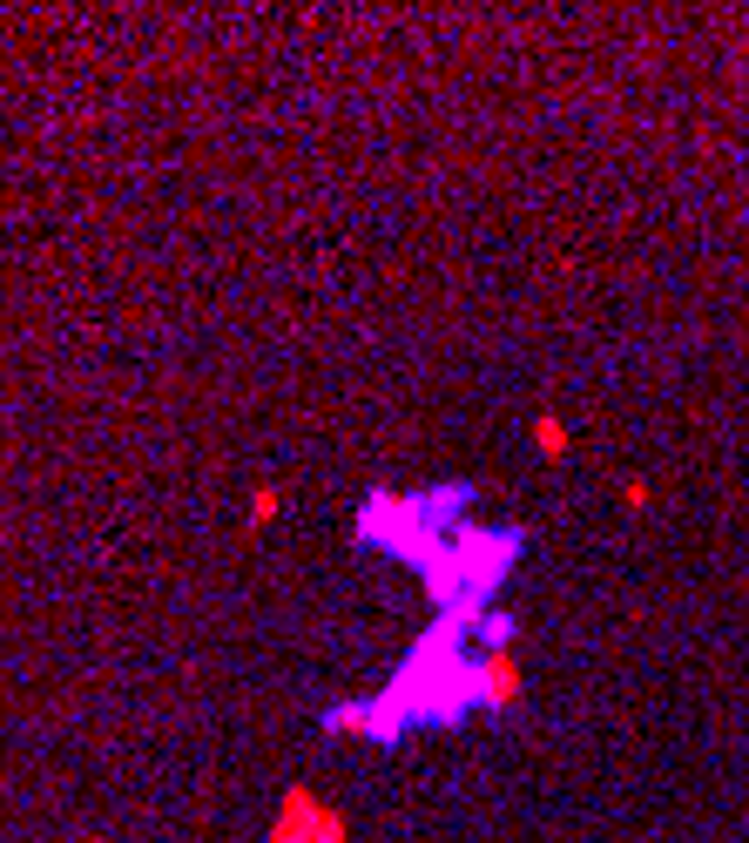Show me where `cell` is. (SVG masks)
Returning <instances> with one entry per match:
<instances>
[{"label": "cell", "mask_w": 749, "mask_h": 843, "mask_svg": "<svg viewBox=\"0 0 749 843\" xmlns=\"http://www.w3.org/2000/svg\"><path fill=\"white\" fill-rule=\"evenodd\" d=\"M520 695H527V668L506 648V621H493V641L480 655H466V702L487 715H506V709H520Z\"/></svg>", "instance_id": "6da1fadb"}, {"label": "cell", "mask_w": 749, "mask_h": 843, "mask_svg": "<svg viewBox=\"0 0 749 843\" xmlns=\"http://www.w3.org/2000/svg\"><path fill=\"white\" fill-rule=\"evenodd\" d=\"M264 843H351V823L331 796H318L311 783H291L278 796V810H270Z\"/></svg>", "instance_id": "7a4b0ae2"}, {"label": "cell", "mask_w": 749, "mask_h": 843, "mask_svg": "<svg viewBox=\"0 0 749 843\" xmlns=\"http://www.w3.org/2000/svg\"><path fill=\"white\" fill-rule=\"evenodd\" d=\"M567 425H561V412H534V453L540 459H567Z\"/></svg>", "instance_id": "3957f363"}, {"label": "cell", "mask_w": 749, "mask_h": 843, "mask_svg": "<svg viewBox=\"0 0 749 843\" xmlns=\"http://www.w3.org/2000/svg\"><path fill=\"white\" fill-rule=\"evenodd\" d=\"M278 513H284V493H278V487H257V493H250V513H244V527H250V534H264Z\"/></svg>", "instance_id": "277c9868"}, {"label": "cell", "mask_w": 749, "mask_h": 843, "mask_svg": "<svg viewBox=\"0 0 749 843\" xmlns=\"http://www.w3.org/2000/svg\"><path fill=\"white\" fill-rule=\"evenodd\" d=\"M74 843H108V836H74Z\"/></svg>", "instance_id": "5b68a950"}]
</instances>
